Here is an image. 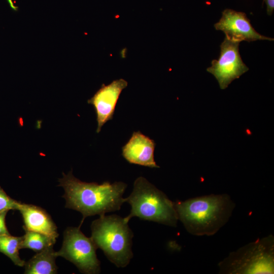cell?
I'll use <instances>...</instances> for the list:
<instances>
[{
    "instance_id": "11",
    "label": "cell",
    "mask_w": 274,
    "mask_h": 274,
    "mask_svg": "<svg viewBox=\"0 0 274 274\" xmlns=\"http://www.w3.org/2000/svg\"><path fill=\"white\" fill-rule=\"evenodd\" d=\"M17 210L23 218L25 230L41 232L56 239L58 236L56 224L50 215L43 208L20 202Z\"/></svg>"
},
{
    "instance_id": "17",
    "label": "cell",
    "mask_w": 274,
    "mask_h": 274,
    "mask_svg": "<svg viewBox=\"0 0 274 274\" xmlns=\"http://www.w3.org/2000/svg\"><path fill=\"white\" fill-rule=\"evenodd\" d=\"M266 5V11L268 15H271L274 10V0H263Z\"/></svg>"
},
{
    "instance_id": "7",
    "label": "cell",
    "mask_w": 274,
    "mask_h": 274,
    "mask_svg": "<svg viewBox=\"0 0 274 274\" xmlns=\"http://www.w3.org/2000/svg\"><path fill=\"white\" fill-rule=\"evenodd\" d=\"M239 44L225 38L220 46L218 58L213 60L211 66L207 69L217 79L221 89L227 88L234 80L249 70L241 58Z\"/></svg>"
},
{
    "instance_id": "10",
    "label": "cell",
    "mask_w": 274,
    "mask_h": 274,
    "mask_svg": "<svg viewBox=\"0 0 274 274\" xmlns=\"http://www.w3.org/2000/svg\"><path fill=\"white\" fill-rule=\"evenodd\" d=\"M155 146L153 140L140 131H134L122 147V155L130 163L151 168L159 167L154 160Z\"/></svg>"
},
{
    "instance_id": "2",
    "label": "cell",
    "mask_w": 274,
    "mask_h": 274,
    "mask_svg": "<svg viewBox=\"0 0 274 274\" xmlns=\"http://www.w3.org/2000/svg\"><path fill=\"white\" fill-rule=\"evenodd\" d=\"M178 220L196 236L215 234L228 221L235 204L226 194H211L174 202Z\"/></svg>"
},
{
    "instance_id": "3",
    "label": "cell",
    "mask_w": 274,
    "mask_h": 274,
    "mask_svg": "<svg viewBox=\"0 0 274 274\" xmlns=\"http://www.w3.org/2000/svg\"><path fill=\"white\" fill-rule=\"evenodd\" d=\"M124 218L117 215L101 216L91 225L90 238L117 267H125L133 256V233Z\"/></svg>"
},
{
    "instance_id": "12",
    "label": "cell",
    "mask_w": 274,
    "mask_h": 274,
    "mask_svg": "<svg viewBox=\"0 0 274 274\" xmlns=\"http://www.w3.org/2000/svg\"><path fill=\"white\" fill-rule=\"evenodd\" d=\"M53 246L37 253L30 260L25 263L24 273L54 274L57 273V266L55 259L57 257L53 250Z\"/></svg>"
},
{
    "instance_id": "13",
    "label": "cell",
    "mask_w": 274,
    "mask_h": 274,
    "mask_svg": "<svg viewBox=\"0 0 274 274\" xmlns=\"http://www.w3.org/2000/svg\"><path fill=\"white\" fill-rule=\"evenodd\" d=\"M22 236L21 249H29L40 252L55 244L56 239L45 234L30 230H25Z\"/></svg>"
},
{
    "instance_id": "6",
    "label": "cell",
    "mask_w": 274,
    "mask_h": 274,
    "mask_svg": "<svg viewBox=\"0 0 274 274\" xmlns=\"http://www.w3.org/2000/svg\"><path fill=\"white\" fill-rule=\"evenodd\" d=\"M96 249L90 237L85 236L80 226L69 227L64 231L61 249L55 254L73 263L82 273L96 274L100 271Z\"/></svg>"
},
{
    "instance_id": "8",
    "label": "cell",
    "mask_w": 274,
    "mask_h": 274,
    "mask_svg": "<svg viewBox=\"0 0 274 274\" xmlns=\"http://www.w3.org/2000/svg\"><path fill=\"white\" fill-rule=\"evenodd\" d=\"M217 30L222 31L226 39L234 42H251L257 40L273 41V39L258 33L252 25L246 13L226 9L222 16L214 24Z\"/></svg>"
},
{
    "instance_id": "14",
    "label": "cell",
    "mask_w": 274,
    "mask_h": 274,
    "mask_svg": "<svg viewBox=\"0 0 274 274\" xmlns=\"http://www.w3.org/2000/svg\"><path fill=\"white\" fill-rule=\"evenodd\" d=\"M22 236H14L11 234L0 235V252L8 257L14 264L23 267L25 262L22 260L19 253L21 249Z\"/></svg>"
},
{
    "instance_id": "15",
    "label": "cell",
    "mask_w": 274,
    "mask_h": 274,
    "mask_svg": "<svg viewBox=\"0 0 274 274\" xmlns=\"http://www.w3.org/2000/svg\"><path fill=\"white\" fill-rule=\"evenodd\" d=\"M20 203L10 197L0 186V213L17 210Z\"/></svg>"
},
{
    "instance_id": "4",
    "label": "cell",
    "mask_w": 274,
    "mask_h": 274,
    "mask_svg": "<svg viewBox=\"0 0 274 274\" xmlns=\"http://www.w3.org/2000/svg\"><path fill=\"white\" fill-rule=\"evenodd\" d=\"M124 202L131 207L130 213L124 218L128 222L137 217L169 226H177L178 218L174 202L143 177L135 179L132 191L124 198Z\"/></svg>"
},
{
    "instance_id": "9",
    "label": "cell",
    "mask_w": 274,
    "mask_h": 274,
    "mask_svg": "<svg viewBox=\"0 0 274 274\" xmlns=\"http://www.w3.org/2000/svg\"><path fill=\"white\" fill-rule=\"evenodd\" d=\"M127 85V82L123 79L114 80L107 85L103 84L88 100V103L92 105L95 111L97 133L100 131L101 127L107 122L113 119L120 95Z\"/></svg>"
},
{
    "instance_id": "16",
    "label": "cell",
    "mask_w": 274,
    "mask_h": 274,
    "mask_svg": "<svg viewBox=\"0 0 274 274\" xmlns=\"http://www.w3.org/2000/svg\"><path fill=\"white\" fill-rule=\"evenodd\" d=\"M8 211L0 213V235L10 234L6 224V216Z\"/></svg>"
},
{
    "instance_id": "1",
    "label": "cell",
    "mask_w": 274,
    "mask_h": 274,
    "mask_svg": "<svg viewBox=\"0 0 274 274\" xmlns=\"http://www.w3.org/2000/svg\"><path fill=\"white\" fill-rule=\"evenodd\" d=\"M58 181L64 190L62 197L66 201L65 208L83 216L80 227L86 217L119 211L125 202L123 195L127 185L122 182L107 181L101 184L82 182L74 176L72 171L63 174Z\"/></svg>"
},
{
    "instance_id": "5",
    "label": "cell",
    "mask_w": 274,
    "mask_h": 274,
    "mask_svg": "<svg viewBox=\"0 0 274 274\" xmlns=\"http://www.w3.org/2000/svg\"><path fill=\"white\" fill-rule=\"evenodd\" d=\"M218 265L222 273H273V236L258 239L231 252Z\"/></svg>"
}]
</instances>
